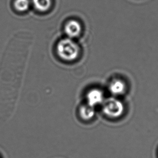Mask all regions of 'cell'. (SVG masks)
Listing matches in <instances>:
<instances>
[{
    "label": "cell",
    "instance_id": "obj_1",
    "mask_svg": "<svg viewBox=\"0 0 158 158\" xmlns=\"http://www.w3.org/2000/svg\"><path fill=\"white\" fill-rule=\"evenodd\" d=\"M56 52L60 58L62 60L73 61L79 56L80 48L72 39L67 37L61 40L57 43Z\"/></svg>",
    "mask_w": 158,
    "mask_h": 158
},
{
    "label": "cell",
    "instance_id": "obj_2",
    "mask_svg": "<svg viewBox=\"0 0 158 158\" xmlns=\"http://www.w3.org/2000/svg\"><path fill=\"white\" fill-rule=\"evenodd\" d=\"M124 110V105L119 100L115 98H110L103 102L102 111L106 116L110 118H118L123 115Z\"/></svg>",
    "mask_w": 158,
    "mask_h": 158
},
{
    "label": "cell",
    "instance_id": "obj_3",
    "mask_svg": "<svg viewBox=\"0 0 158 158\" xmlns=\"http://www.w3.org/2000/svg\"><path fill=\"white\" fill-rule=\"evenodd\" d=\"M66 35L70 39L79 36L82 31L80 23L76 20H70L66 22L64 28Z\"/></svg>",
    "mask_w": 158,
    "mask_h": 158
},
{
    "label": "cell",
    "instance_id": "obj_4",
    "mask_svg": "<svg viewBox=\"0 0 158 158\" xmlns=\"http://www.w3.org/2000/svg\"><path fill=\"white\" fill-rule=\"evenodd\" d=\"M88 105L94 107L95 106L101 104L104 102V95L101 90L94 89L90 90L87 95Z\"/></svg>",
    "mask_w": 158,
    "mask_h": 158
},
{
    "label": "cell",
    "instance_id": "obj_5",
    "mask_svg": "<svg viewBox=\"0 0 158 158\" xmlns=\"http://www.w3.org/2000/svg\"><path fill=\"white\" fill-rule=\"evenodd\" d=\"M110 91L115 95H119L123 94L126 90L125 82L120 79H115L110 84Z\"/></svg>",
    "mask_w": 158,
    "mask_h": 158
},
{
    "label": "cell",
    "instance_id": "obj_6",
    "mask_svg": "<svg viewBox=\"0 0 158 158\" xmlns=\"http://www.w3.org/2000/svg\"><path fill=\"white\" fill-rule=\"evenodd\" d=\"M31 2L35 9L41 13L48 11L52 5V0H31Z\"/></svg>",
    "mask_w": 158,
    "mask_h": 158
},
{
    "label": "cell",
    "instance_id": "obj_7",
    "mask_svg": "<svg viewBox=\"0 0 158 158\" xmlns=\"http://www.w3.org/2000/svg\"><path fill=\"white\" fill-rule=\"evenodd\" d=\"M30 4L29 0H15L14 7L16 10L19 12H25L28 10Z\"/></svg>",
    "mask_w": 158,
    "mask_h": 158
},
{
    "label": "cell",
    "instance_id": "obj_8",
    "mask_svg": "<svg viewBox=\"0 0 158 158\" xmlns=\"http://www.w3.org/2000/svg\"><path fill=\"white\" fill-rule=\"evenodd\" d=\"M95 114L94 109L90 106H85L82 107L81 110L82 117L86 120H89L92 118Z\"/></svg>",
    "mask_w": 158,
    "mask_h": 158
}]
</instances>
